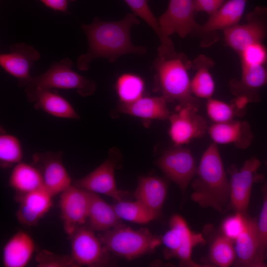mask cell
Returning <instances> with one entry per match:
<instances>
[{
    "label": "cell",
    "mask_w": 267,
    "mask_h": 267,
    "mask_svg": "<svg viewBox=\"0 0 267 267\" xmlns=\"http://www.w3.org/2000/svg\"><path fill=\"white\" fill-rule=\"evenodd\" d=\"M192 182L191 200L202 208L226 212L229 201L230 182L224 169L218 144L211 143L203 153Z\"/></svg>",
    "instance_id": "cell-2"
},
{
    "label": "cell",
    "mask_w": 267,
    "mask_h": 267,
    "mask_svg": "<svg viewBox=\"0 0 267 267\" xmlns=\"http://www.w3.org/2000/svg\"><path fill=\"white\" fill-rule=\"evenodd\" d=\"M157 163L164 174L179 186L182 195L185 194L197 169L190 150L182 145H175L166 151Z\"/></svg>",
    "instance_id": "cell-9"
},
{
    "label": "cell",
    "mask_w": 267,
    "mask_h": 267,
    "mask_svg": "<svg viewBox=\"0 0 267 267\" xmlns=\"http://www.w3.org/2000/svg\"><path fill=\"white\" fill-rule=\"evenodd\" d=\"M98 237L109 252L128 260L153 252L162 242L147 229L134 230L122 224Z\"/></svg>",
    "instance_id": "cell-4"
},
{
    "label": "cell",
    "mask_w": 267,
    "mask_h": 267,
    "mask_svg": "<svg viewBox=\"0 0 267 267\" xmlns=\"http://www.w3.org/2000/svg\"><path fill=\"white\" fill-rule=\"evenodd\" d=\"M170 226V229L161 237L167 249L165 256L168 259L173 258L177 252H189L196 246L206 244L203 235L192 231L185 220L178 215L171 218Z\"/></svg>",
    "instance_id": "cell-16"
},
{
    "label": "cell",
    "mask_w": 267,
    "mask_h": 267,
    "mask_svg": "<svg viewBox=\"0 0 267 267\" xmlns=\"http://www.w3.org/2000/svg\"><path fill=\"white\" fill-rule=\"evenodd\" d=\"M61 151L37 153L33 157V165L41 172L46 190L54 196L71 184V178L62 161Z\"/></svg>",
    "instance_id": "cell-14"
},
{
    "label": "cell",
    "mask_w": 267,
    "mask_h": 267,
    "mask_svg": "<svg viewBox=\"0 0 267 267\" xmlns=\"http://www.w3.org/2000/svg\"><path fill=\"white\" fill-rule=\"evenodd\" d=\"M117 202L113 206L121 219L143 224L148 223L159 216L137 200L134 202L123 200Z\"/></svg>",
    "instance_id": "cell-31"
},
{
    "label": "cell",
    "mask_w": 267,
    "mask_h": 267,
    "mask_svg": "<svg viewBox=\"0 0 267 267\" xmlns=\"http://www.w3.org/2000/svg\"><path fill=\"white\" fill-rule=\"evenodd\" d=\"M93 231L83 225L70 235L71 256L79 266L99 267L108 262L109 252Z\"/></svg>",
    "instance_id": "cell-10"
},
{
    "label": "cell",
    "mask_w": 267,
    "mask_h": 267,
    "mask_svg": "<svg viewBox=\"0 0 267 267\" xmlns=\"http://www.w3.org/2000/svg\"><path fill=\"white\" fill-rule=\"evenodd\" d=\"M40 57V53L31 45L16 43L10 46L8 52L0 54V65L17 79L19 87L25 88L33 80L30 71Z\"/></svg>",
    "instance_id": "cell-13"
},
{
    "label": "cell",
    "mask_w": 267,
    "mask_h": 267,
    "mask_svg": "<svg viewBox=\"0 0 267 267\" xmlns=\"http://www.w3.org/2000/svg\"><path fill=\"white\" fill-rule=\"evenodd\" d=\"M72 60L65 57L53 62L44 73L33 77L24 91L35 89H75L84 97L92 95L95 83L72 69Z\"/></svg>",
    "instance_id": "cell-5"
},
{
    "label": "cell",
    "mask_w": 267,
    "mask_h": 267,
    "mask_svg": "<svg viewBox=\"0 0 267 267\" xmlns=\"http://www.w3.org/2000/svg\"><path fill=\"white\" fill-rule=\"evenodd\" d=\"M137 17L140 18L154 31L159 39L158 55L167 57L174 55L176 52L171 39L165 36L161 30L159 21L150 9L148 0H124Z\"/></svg>",
    "instance_id": "cell-26"
},
{
    "label": "cell",
    "mask_w": 267,
    "mask_h": 267,
    "mask_svg": "<svg viewBox=\"0 0 267 267\" xmlns=\"http://www.w3.org/2000/svg\"><path fill=\"white\" fill-rule=\"evenodd\" d=\"M213 142L218 144H233L238 149H245L254 139L249 123L233 120L222 123H214L207 132Z\"/></svg>",
    "instance_id": "cell-20"
},
{
    "label": "cell",
    "mask_w": 267,
    "mask_h": 267,
    "mask_svg": "<svg viewBox=\"0 0 267 267\" xmlns=\"http://www.w3.org/2000/svg\"><path fill=\"white\" fill-rule=\"evenodd\" d=\"M237 267H267L260 257V241L258 220L247 216L245 228L234 241Z\"/></svg>",
    "instance_id": "cell-17"
},
{
    "label": "cell",
    "mask_w": 267,
    "mask_h": 267,
    "mask_svg": "<svg viewBox=\"0 0 267 267\" xmlns=\"http://www.w3.org/2000/svg\"><path fill=\"white\" fill-rule=\"evenodd\" d=\"M52 197L45 187H42L22 194L17 199L20 203L26 205L42 217L51 208Z\"/></svg>",
    "instance_id": "cell-34"
},
{
    "label": "cell",
    "mask_w": 267,
    "mask_h": 267,
    "mask_svg": "<svg viewBox=\"0 0 267 267\" xmlns=\"http://www.w3.org/2000/svg\"><path fill=\"white\" fill-rule=\"evenodd\" d=\"M225 1V0H193L195 13L205 12L209 16L214 14Z\"/></svg>",
    "instance_id": "cell-40"
},
{
    "label": "cell",
    "mask_w": 267,
    "mask_h": 267,
    "mask_svg": "<svg viewBox=\"0 0 267 267\" xmlns=\"http://www.w3.org/2000/svg\"><path fill=\"white\" fill-rule=\"evenodd\" d=\"M139 23L137 17L130 13L119 21H103L95 17L89 24L82 23L81 29L87 37L88 49L78 56V69L87 71L90 62L100 58H105L113 63L125 54H144L146 47L134 45L130 36L132 27Z\"/></svg>",
    "instance_id": "cell-1"
},
{
    "label": "cell",
    "mask_w": 267,
    "mask_h": 267,
    "mask_svg": "<svg viewBox=\"0 0 267 267\" xmlns=\"http://www.w3.org/2000/svg\"><path fill=\"white\" fill-rule=\"evenodd\" d=\"M167 101L162 96L142 97L130 103H120L119 112L143 119L165 120L169 119L171 113Z\"/></svg>",
    "instance_id": "cell-22"
},
{
    "label": "cell",
    "mask_w": 267,
    "mask_h": 267,
    "mask_svg": "<svg viewBox=\"0 0 267 267\" xmlns=\"http://www.w3.org/2000/svg\"><path fill=\"white\" fill-rule=\"evenodd\" d=\"M16 215L18 222L26 226L37 225L42 218L34 211L22 203H20Z\"/></svg>",
    "instance_id": "cell-39"
},
{
    "label": "cell",
    "mask_w": 267,
    "mask_h": 267,
    "mask_svg": "<svg viewBox=\"0 0 267 267\" xmlns=\"http://www.w3.org/2000/svg\"><path fill=\"white\" fill-rule=\"evenodd\" d=\"M261 165V161L253 156L246 160L240 169L235 164L228 167L227 172L230 175V197L226 212L231 210L247 214L253 185L265 180V176L258 173Z\"/></svg>",
    "instance_id": "cell-6"
},
{
    "label": "cell",
    "mask_w": 267,
    "mask_h": 267,
    "mask_svg": "<svg viewBox=\"0 0 267 267\" xmlns=\"http://www.w3.org/2000/svg\"><path fill=\"white\" fill-rule=\"evenodd\" d=\"M207 114L214 123H222L234 120L235 117L244 116L246 109H241L233 99L230 103L210 98L207 99Z\"/></svg>",
    "instance_id": "cell-32"
},
{
    "label": "cell",
    "mask_w": 267,
    "mask_h": 267,
    "mask_svg": "<svg viewBox=\"0 0 267 267\" xmlns=\"http://www.w3.org/2000/svg\"><path fill=\"white\" fill-rule=\"evenodd\" d=\"M248 0H228L208 20L200 25L196 34L199 36L212 34L238 24L241 19Z\"/></svg>",
    "instance_id": "cell-21"
},
{
    "label": "cell",
    "mask_w": 267,
    "mask_h": 267,
    "mask_svg": "<svg viewBox=\"0 0 267 267\" xmlns=\"http://www.w3.org/2000/svg\"><path fill=\"white\" fill-rule=\"evenodd\" d=\"M167 189V184L162 178L142 177L138 179L134 195L136 200L159 216L166 198Z\"/></svg>",
    "instance_id": "cell-23"
},
{
    "label": "cell",
    "mask_w": 267,
    "mask_h": 267,
    "mask_svg": "<svg viewBox=\"0 0 267 267\" xmlns=\"http://www.w3.org/2000/svg\"><path fill=\"white\" fill-rule=\"evenodd\" d=\"M28 100L35 109L53 116L65 119H80L70 103L55 89H35L25 91Z\"/></svg>",
    "instance_id": "cell-19"
},
{
    "label": "cell",
    "mask_w": 267,
    "mask_h": 267,
    "mask_svg": "<svg viewBox=\"0 0 267 267\" xmlns=\"http://www.w3.org/2000/svg\"><path fill=\"white\" fill-rule=\"evenodd\" d=\"M266 258L267 257V253H266Z\"/></svg>",
    "instance_id": "cell-43"
},
{
    "label": "cell",
    "mask_w": 267,
    "mask_h": 267,
    "mask_svg": "<svg viewBox=\"0 0 267 267\" xmlns=\"http://www.w3.org/2000/svg\"><path fill=\"white\" fill-rule=\"evenodd\" d=\"M46 6L55 11L69 13L68 5L75 0H40Z\"/></svg>",
    "instance_id": "cell-41"
},
{
    "label": "cell",
    "mask_w": 267,
    "mask_h": 267,
    "mask_svg": "<svg viewBox=\"0 0 267 267\" xmlns=\"http://www.w3.org/2000/svg\"><path fill=\"white\" fill-rule=\"evenodd\" d=\"M214 65L213 61L203 54L192 61L191 68L196 72L190 82V89L192 94L196 98H212L215 90V83L210 69Z\"/></svg>",
    "instance_id": "cell-27"
},
{
    "label": "cell",
    "mask_w": 267,
    "mask_h": 267,
    "mask_svg": "<svg viewBox=\"0 0 267 267\" xmlns=\"http://www.w3.org/2000/svg\"><path fill=\"white\" fill-rule=\"evenodd\" d=\"M144 88L143 79L131 73L121 74L115 84V89L122 103H130L142 97Z\"/></svg>",
    "instance_id": "cell-29"
},
{
    "label": "cell",
    "mask_w": 267,
    "mask_h": 267,
    "mask_svg": "<svg viewBox=\"0 0 267 267\" xmlns=\"http://www.w3.org/2000/svg\"><path fill=\"white\" fill-rule=\"evenodd\" d=\"M59 206L65 231L71 235L88 221L89 197L87 190L71 185L60 196Z\"/></svg>",
    "instance_id": "cell-15"
},
{
    "label": "cell",
    "mask_w": 267,
    "mask_h": 267,
    "mask_svg": "<svg viewBox=\"0 0 267 267\" xmlns=\"http://www.w3.org/2000/svg\"><path fill=\"white\" fill-rule=\"evenodd\" d=\"M265 164V165L266 166V167H267V161H266Z\"/></svg>",
    "instance_id": "cell-42"
},
{
    "label": "cell",
    "mask_w": 267,
    "mask_h": 267,
    "mask_svg": "<svg viewBox=\"0 0 267 267\" xmlns=\"http://www.w3.org/2000/svg\"><path fill=\"white\" fill-rule=\"evenodd\" d=\"M199 105L187 103L178 105L169 117V136L175 145H182L195 138L203 137L208 127L204 118L198 113Z\"/></svg>",
    "instance_id": "cell-8"
},
{
    "label": "cell",
    "mask_w": 267,
    "mask_h": 267,
    "mask_svg": "<svg viewBox=\"0 0 267 267\" xmlns=\"http://www.w3.org/2000/svg\"><path fill=\"white\" fill-rule=\"evenodd\" d=\"M240 79H232L228 83L232 94L247 98L250 102L261 100L259 90L267 85V63L263 65H241Z\"/></svg>",
    "instance_id": "cell-18"
},
{
    "label": "cell",
    "mask_w": 267,
    "mask_h": 267,
    "mask_svg": "<svg viewBox=\"0 0 267 267\" xmlns=\"http://www.w3.org/2000/svg\"><path fill=\"white\" fill-rule=\"evenodd\" d=\"M233 241L222 233L215 237L211 242L208 259L214 266L228 267L236 259Z\"/></svg>",
    "instance_id": "cell-30"
},
{
    "label": "cell",
    "mask_w": 267,
    "mask_h": 267,
    "mask_svg": "<svg viewBox=\"0 0 267 267\" xmlns=\"http://www.w3.org/2000/svg\"><path fill=\"white\" fill-rule=\"evenodd\" d=\"M9 185L21 194L44 187L40 171L33 165L20 162L12 170L9 180Z\"/></svg>",
    "instance_id": "cell-28"
},
{
    "label": "cell",
    "mask_w": 267,
    "mask_h": 267,
    "mask_svg": "<svg viewBox=\"0 0 267 267\" xmlns=\"http://www.w3.org/2000/svg\"><path fill=\"white\" fill-rule=\"evenodd\" d=\"M263 195V204L258 220V226L260 241V257L264 262L267 251V180L261 188Z\"/></svg>",
    "instance_id": "cell-38"
},
{
    "label": "cell",
    "mask_w": 267,
    "mask_h": 267,
    "mask_svg": "<svg viewBox=\"0 0 267 267\" xmlns=\"http://www.w3.org/2000/svg\"><path fill=\"white\" fill-rule=\"evenodd\" d=\"M119 157L117 150L111 149L108 157L102 164L86 176L76 180L75 185L88 191L107 195L117 201L123 200L126 193L117 188L115 178Z\"/></svg>",
    "instance_id": "cell-11"
},
{
    "label": "cell",
    "mask_w": 267,
    "mask_h": 267,
    "mask_svg": "<svg viewBox=\"0 0 267 267\" xmlns=\"http://www.w3.org/2000/svg\"><path fill=\"white\" fill-rule=\"evenodd\" d=\"M23 150L21 142L15 135L1 133L0 135V162L2 167H8L21 162Z\"/></svg>",
    "instance_id": "cell-33"
},
{
    "label": "cell",
    "mask_w": 267,
    "mask_h": 267,
    "mask_svg": "<svg viewBox=\"0 0 267 267\" xmlns=\"http://www.w3.org/2000/svg\"><path fill=\"white\" fill-rule=\"evenodd\" d=\"M35 248V243L27 232L15 234L5 245L2 255L5 267H23L30 261Z\"/></svg>",
    "instance_id": "cell-25"
},
{
    "label": "cell",
    "mask_w": 267,
    "mask_h": 267,
    "mask_svg": "<svg viewBox=\"0 0 267 267\" xmlns=\"http://www.w3.org/2000/svg\"><path fill=\"white\" fill-rule=\"evenodd\" d=\"M191 64L184 54L178 53L166 58L158 56L154 60L157 88L167 102L176 101L180 105L194 103L200 106L198 98L191 91L187 70L191 68Z\"/></svg>",
    "instance_id": "cell-3"
},
{
    "label": "cell",
    "mask_w": 267,
    "mask_h": 267,
    "mask_svg": "<svg viewBox=\"0 0 267 267\" xmlns=\"http://www.w3.org/2000/svg\"><path fill=\"white\" fill-rule=\"evenodd\" d=\"M39 267H77L79 266L71 256L61 255L44 250L36 257Z\"/></svg>",
    "instance_id": "cell-36"
},
{
    "label": "cell",
    "mask_w": 267,
    "mask_h": 267,
    "mask_svg": "<svg viewBox=\"0 0 267 267\" xmlns=\"http://www.w3.org/2000/svg\"><path fill=\"white\" fill-rule=\"evenodd\" d=\"M238 54L241 65H255L267 63V48L262 43L252 44Z\"/></svg>",
    "instance_id": "cell-37"
},
{
    "label": "cell",
    "mask_w": 267,
    "mask_h": 267,
    "mask_svg": "<svg viewBox=\"0 0 267 267\" xmlns=\"http://www.w3.org/2000/svg\"><path fill=\"white\" fill-rule=\"evenodd\" d=\"M248 215L235 212L224 219L221 224L222 233L233 242L244 230Z\"/></svg>",
    "instance_id": "cell-35"
},
{
    "label": "cell",
    "mask_w": 267,
    "mask_h": 267,
    "mask_svg": "<svg viewBox=\"0 0 267 267\" xmlns=\"http://www.w3.org/2000/svg\"><path fill=\"white\" fill-rule=\"evenodd\" d=\"M195 13L193 0H170L158 19L162 33L168 37L176 33L181 38L196 34L200 24L195 20Z\"/></svg>",
    "instance_id": "cell-12"
},
{
    "label": "cell",
    "mask_w": 267,
    "mask_h": 267,
    "mask_svg": "<svg viewBox=\"0 0 267 267\" xmlns=\"http://www.w3.org/2000/svg\"><path fill=\"white\" fill-rule=\"evenodd\" d=\"M88 191V190H87ZM89 207L88 221L93 230L106 231L121 224L113 205L101 199L97 193L88 191Z\"/></svg>",
    "instance_id": "cell-24"
},
{
    "label": "cell",
    "mask_w": 267,
    "mask_h": 267,
    "mask_svg": "<svg viewBox=\"0 0 267 267\" xmlns=\"http://www.w3.org/2000/svg\"><path fill=\"white\" fill-rule=\"evenodd\" d=\"M246 23L223 31L226 44L239 54L247 46L267 38V6H256L246 15Z\"/></svg>",
    "instance_id": "cell-7"
}]
</instances>
